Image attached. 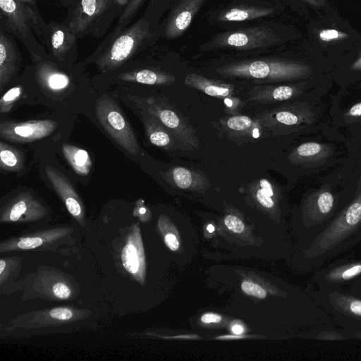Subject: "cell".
<instances>
[{
	"label": "cell",
	"instance_id": "cell-25",
	"mask_svg": "<svg viewBox=\"0 0 361 361\" xmlns=\"http://www.w3.org/2000/svg\"><path fill=\"white\" fill-rule=\"evenodd\" d=\"M61 149L65 159L77 174L86 176L90 173L92 163L85 149L69 144H63Z\"/></svg>",
	"mask_w": 361,
	"mask_h": 361
},
{
	"label": "cell",
	"instance_id": "cell-3",
	"mask_svg": "<svg viewBox=\"0 0 361 361\" xmlns=\"http://www.w3.org/2000/svg\"><path fill=\"white\" fill-rule=\"evenodd\" d=\"M123 11L115 0H79L68 9L63 22L78 39L88 35L99 39Z\"/></svg>",
	"mask_w": 361,
	"mask_h": 361
},
{
	"label": "cell",
	"instance_id": "cell-6",
	"mask_svg": "<svg viewBox=\"0 0 361 361\" xmlns=\"http://www.w3.org/2000/svg\"><path fill=\"white\" fill-rule=\"evenodd\" d=\"M96 116L114 140L133 155L140 147L134 131L117 103L109 96L100 97L95 104Z\"/></svg>",
	"mask_w": 361,
	"mask_h": 361
},
{
	"label": "cell",
	"instance_id": "cell-21",
	"mask_svg": "<svg viewBox=\"0 0 361 361\" xmlns=\"http://www.w3.org/2000/svg\"><path fill=\"white\" fill-rule=\"evenodd\" d=\"M117 78L124 82L156 85H169L176 80L171 73L149 68L126 70L118 74Z\"/></svg>",
	"mask_w": 361,
	"mask_h": 361
},
{
	"label": "cell",
	"instance_id": "cell-1",
	"mask_svg": "<svg viewBox=\"0 0 361 361\" xmlns=\"http://www.w3.org/2000/svg\"><path fill=\"white\" fill-rule=\"evenodd\" d=\"M156 30L150 11L104 44H99L84 63H94L102 73L114 71L152 43Z\"/></svg>",
	"mask_w": 361,
	"mask_h": 361
},
{
	"label": "cell",
	"instance_id": "cell-27",
	"mask_svg": "<svg viewBox=\"0 0 361 361\" xmlns=\"http://www.w3.org/2000/svg\"><path fill=\"white\" fill-rule=\"evenodd\" d=\"M146 0H130L123 9L111 32L99 44H104L111 40L115 36L125 30L136 16Z\"/></svg>",
	"mask_w": 361,
	"mask_h": 361
},
{
	"label": "cell",
	"instance_id": "cell-40",
	"mask_svg": "<svg viewBox=\"0 0 361 361\" xmlns=\"http://www.w3.org/2000/svg\"><path fill=\"white\" fill-rule=\"evenodd\" d=\"M164 241L166 245L173 251L178 250L179 243L176 237L172 233H168L165 235Z\"/></svg>",
	"mask_w": 361,
	"mask_h": 361
},
{
	"label": "cell",
	"instance_id": "cell-51",
	"mask_svg": "<svg viewBox=\"0 0 361 361\" xmlns=\"http://www.w3.org/2000/svg\"><path fill=\"white\" fill-rule=\"evenodd\" d=\"M39 1H47V0H39Z\"/></svg>",
	"mask_w": 361,
	"mask_h": 361
},
{
	"label": "cell",
	"instance_id": "cell-31",
	"mask_svg": "<svg viewBox=\"0 0 361 361\" xmlns=\"http://www.w3.org/2000/svg\"><path fill=\"white\" fill-rule=\"evenodd\" d=\"M254 185L257 187L255 197L259 203L266 208L273 207L274 206V185L265 178L260 179Z\"/></svg>",
	"mask_w": 361,
	"mask_h": 361
},
{
	"label": "cell",
	"instance_id": "cell-39",
	"mask_svg": "<svg viewBox=\"0 0 361 361\" xmlns=\"http://www.w3.org/2000/svg\"><path fill=\"white\" fill-rule=\"evenodd\" d=\"M53 293L60 299H67L71 295L69 288L63 283L59 282L53 286Z\"/></svg>",
	"mask_w": 361,
	"mask_h": 361
},
{
	"label": "cell",
	"instance_id": "cell-16",
	"mask_svg": "<svg viewBox=\"0 0 361 361\" xmlns=\"http://www.w3.org/2000/svg\"><path fill=\"white\" fill-rule=\"evenodd\" d=\"M47 179L61 197L69 213L78 221H82L84 210L82 202L68 179L58 170L47 166Z\"/></svg>",
	"mask_w": 361,
	"mask_h": 361
},
{
	"label": "cell",
	"instance_id": "cell-45",
	"mask_svg": "<svg viewBox=\"0 0 361 361\" xmlns=\"http://www.w3.org/2000/svg\"><path fill=\"white\" fill-rule=\"evenodd\" d=\"M231 330H232L233 333L236 335L242 334L244 331L243 327L242 326H240V324L233 325L231 328Z\"/></svg>",
	"mask_w": 361,
	"mask_h": 361
},
{
	"label": "cell",
	"instance_id": "cell-29",
	"mask_svg": "<svg viewBox=\"0 0 361 361\" xmlns=\"http://www.w3.org/2000/svg\"><path fill=\"white\" fill-rule=\"evenodd\" d=\"M23 157L18 149L0 142V166L4 171H17L23 168Z\"/></svg>",
	"mask_w": 361,
	"mask_h": 361
},
{
	"label": "cell",
	"instance_id": "cell-13",
	"mask_svg": "<svg viewBox=\"0 0 361 361\" xmlns=\"http://www.w3.org/2000/svg\"><path fill=\"white\" fill-rule=\"evenodd\" d=\"M21 60L14 37L0 27V91L18 71Z\"/></svg>",
	"mask_w": 361,
	"mask_h": 361
},
{
	"label": "cell",
	"instance_id": "cell-23",
	"mask_svg": "<svg viewBox=\"0 0 361 361\" xmlns=\"http://www.w3.org/2000/svg\"><path fill=\"white\" fill-rule=\"evenodd\" d=\"M188 87L200 90L211 97L219 99L232 98L234 87L230 84L209 80L197 73L188 74L184 80Z\"/></svg>",
	"mask_w": 361,
	"mask_h": 361
},
{
	"label": "cell",
	"instance_id": "cell-26",
	"mask_svg": "<svg viewBox=\"0 0 361 361\" xmlns=\"http://www.w3.org/2000/svg\"><path fill=\"white\" fill-rule=\"evenodd\" d=\"M224 130L227 133H231L236 136H252L255 137L259 136V134L251 132H258L257 128V121H253L247 116H233L228 118L224 122Z\"/></svg>",
	"mask_w": 361,
	"mask_h": 361
},
{
	"label": "cell",
	"instance_id": "cell-11",
	"mask_svg": "<svg viewBox=\"0 0 361 361\" xmlns=\"http://www.w3.org/2000/svg\"><path fill=\"white\" fill-rule=\"evenodd\" d=\"M275 40V35L270 29L256 27L224 33L216 42L220 47L248 50L267 47Z\"/></svg>",
	"mask_w": 361,
	"mask_h": 361
},
{
	"label": "cell",
	"instance_id": "cell-41",
	"mask_svg": "<svg viewBox=\"0 0 361 361\" xmlns=\"http://www.w3.org/2000/svg\"><path fill=\"white\" fill-rule=\"evenodd\" d=\"M221 317L219 314L214 313H206L201 317V321L203 323H219L221 321Z\"/></svg>",
	"mask_w": 361,
	"mask_h": 361
},
{
	"label": "cell",
	"instance_id": "cell-32",
	"mask_svg": "<svg viewBox=\"0 0 361 361\" xmlns=\"http://www.w3.org/2000/svg\"><path fill=\"white\" fill-rule=\"evenodd\" d=\"M23 87L15 86L8 90L0 99V112L7 113L11 110L14 103L17 102L23 94Z\"/></svg>",
	"mask_w": 361,
	"mask_h": 361
},
{
	"label": "cell",
	"instance_id": "cell-12",
	"mask_svg": "<svg viewBox=\"0 0 361 361\" xmlns=\"http://www.w3.org/2000/svg\"><path fill=\"white\" fill-rule=\"evenodd\" d=\"M46 208L30 192H23L1 209V221H23L35 220L44 216Z\"/></svg>",
	"mask_w": 361,
	"mask_h": 361
},
{
	"label": "cell",
	"instance_id": "cell-18",
	"mask_svg": "<svg viewBox=\"0 0 361 361\" xmlns=\"http://www.w3.org/2000/svg\"><path fill=\"white\" fill-rule=\"evenodd\" d=\"M332 154L333 149L330 145L307 142L294 148L288 159L294 165L311 167L324 164Z\"/></svg>",
	"mask_w": 361,
	"mask_h": 361
},
{
	"label": "cell",
	"instance_id": "cell-50",
	"mask_svg": "<svg viewBox=\"0 0 361 361\" xmlns=\"http://www.w3.org/2000/svg\"><path fill=\"white\" fill-rule=\"evenodd\" d=\"M145 212H146V209H145V208L142 207V208H140V212L141 214H145Z\"/></svg>",
	"mask_w": 361,
	"mask_h": 361
},
{
	"label": "cell",
	"instance_id": "cell-7",
	"mask_svg": "<svg viewBox=\"0 0 361 361\" xmlns=\"http://www.w3.org/2000/svg\"><path fill=\"white\" fill-rule=\"evenodd\" d=\"M132 100L143 111L157 118L181 144L192 149L198 148L199 141L195 129L163 99L133 97Z\"/></svg>",
	"mask_w": 361,
	"mask_h": 361
},
{
	"label": "cell",
	"instance_id": "cell-35",
	"mask_svg": "<svg viewBox=\"0 0 361 361\" xmlns=\"http://www.w3.org/2000/svg\"><path fill=\"white\" fill-rule=\"evenodd\" d=\"M343 116L347 123L361 121V101L349 108Z\"/></svg>",
	"mask_w": 361,
	"mask_h": 361
},
{
	"label": "cell",
	"instance_id": "cell-44",
	"mask_svg": "<svg viewBox=\"0 0 361 361\" xmlns=\"http://www.w3.org/2000/svg\"><path fill=\"white\" fill-rule=\"evenodd\" d=\"M79 0H57V4L67 9L73 7Z\"/></svg>",
	"mask_w": 361,
	"mask_h": 361
},
{
	"label": "cell",
	"instance_id": "cell-33",
	"mask_svg": "<svg viewBox=\"0 0 361 361\" xmlns=\"http://www.w3.org/2000/svg\"><path fill=\"white\" fill-rule=\"evenodd\" d=\"M44 243V239L40 236H30L22 238L16 240L15 243H12V246L7 247L2 250H8L13 249H20V250H30L39 247Z\"/></svg>",
	"mask_w": 361,
	"mask_h": 361
},
{
	"label": "cell",
	"instance_id": "cell-47",
	"mask_svg": "<svg viewBox=\"0 0 361 361\" xmlns=\"http://www.w3.org/2000/svg\"><path fill=\"white\" fill-rule=\"evenodd\" d=\"M360 192H361V173H360V177H359V180H358V182H357L356 195L360 193Z\"/></svg>",
	"mask_w": 361,
	"mask_h": 361
},
{
	"label": "cell",
	"instance_id": "cell-38",
	"mask_svg": "<svg viewBox=\"0 0 361 361\" xmlns=\"http://www.w3.org/2000/svg\"><path fill=\"white\" fill-rule=\"evenodd\" d=\"M51 317L59 320H68L73 317L72 311L66 307H56L50 311Z\"/></svg>",
	"mask_w": 361,
	"mask_h": 361
},
{
	"label": "cell",
	"instance_id": "cell-28",
	"mask_svg": "<svg viewBox=\"0 0 361 361\" xmlns=\"http://www.w3.org/2000/svg\"><path fill=\"white\" fill-rule=\"evenodd\" d=\"M272 11L271 8L261 7L233 8L221 15L219 19L223 21H244L269 15Z\"/></svg>",
	"mask_w": 361,
	"mask_h": 361
},
{
	"label": "cell",
	"instance_id": "cell-5",
	"mask_svg": "<svg viewBox=\"0 0 361 361\" xmlns=\"http://www.w3.org/2000/svg\"><path fill=\"white\" fill-rule=\"evenodd\" d=\"M0 27L18 39L32 61L49 57L30 26L25 4L19 0H0Z\"/></svg>",
	"mask_w": 361,
	"mask_h": 361
},
{
	"label": "cell",
	"instance_id": "cell-42",
	"mask_svg": "<svg viewBox=\"0 0 361 361\" xmlns=\"http://www.w3.org/2000/svg\"><path fill=\"white\" fill-rule=\"evenodd\" d=\"M319 35L322 39L329 40L337 38L339 36V32L335 30H326L322 31Z\"/></svg>",
	"mask_w": 361,
	"mask_h": 361
},
{
	"label": "cell",
	"instance_id": "cell-8",
	"mask_svg": "<svg viewBox=\"0 0 361 361\" xmlns=\"http://www.w3.org/2000/svg\"><path fill=\"white\" fill-rule=\"evenodd\" d=\"M315 119V112L307 103L293 102L260 113L256 121L273 131L289 127L309 125Z\"/></svg>",
	"mask_w": 361,
	"mask_h": 361
},
{
	"label": "cell",
	"instance_id": "cell-17",
	"mask_svg": "<svg viewBox=\"0 0 361 361\" xmlns=\"http://www.w3.org/2000/svg\"><path fill=\"white\" fill-rule=\"evenodd\" d=\"M304 88L302 84L257 85L250 90L247 101L268 104L287 101L300 96Z\"/></svg>",
	"mask_w": 361,
	"mask_h": 361
},
{
	"label": "cell",
	"instance_id": "cell-19",
	"mask_svg": "<svg viewBox=\"0 0 361 361\" xmlns=\"http://www.w3.org/2000/svg\"><path fill=\"white\" fill-rule=\"evenodd\" d=\"M204 0H183L174 8L166 26L165 35L168 38L180 35L190 25L192 17Z\"/></svg>",
	"mask_w": 361,
	"mask_h": 361
},
{
	"label": "cell",
	"instance_id": "cell-49",
	"mask_svg": "<svg viewBox=\"0 0 361 361\" xmlns=\"http://www.w3.org/2000/svg\"><path fill=\"white\" fill-rule=\"evenodd\" d=\"M207 229L209 233H212L214 231V227L212 224H209L207 227Z\"/></svg>",
	"mask_w": 361,
	"mask_h": 361
},
{
	"label": "cell",
	"instance_id": "cell-48",
	"mask_svg": "<svg viewBox=\"0 0 361 361\" xmlns=\"http://www.w3.org/2000/svg\"><path fill=\"white\" fill-rule=\"evenodd\" d=\"M19 1L21 2L25 3V4H32V5L37 4L36 0H19Z\"/></svg>",
	"mask_w": 361,
	"mask_h": 361
},
{
	"label": "cell",
	"instance_id": "cell-20",
	"mask_svg": "<svg viewBox=\"0 0 361 361\" xmlns=\"http://www.w3.org/2000/svg\"><path fill=\"white\" fill-rule=\"evenodd\" d=\"M171 185L183 190L201 191L209 186L208 178L202 173L183 166H173L163 173Z\"/></svg>",
	"mask_w": 361,
	"mask_h": 361
},
{
	"label": "cell",
	"instance_id": "cell-36",
	"mask_svg": "<svg viewBox=\"0 0 361 361\" xmlns=\"http://www.w3.org/2000/svg\"><path fill=\"white\" fill-rule=\"evenodd\" d=\"M224 222L226 227L235 233H241L245 228L241 220L234 215L230 214L226 216Z\"/></svg>",
	"mask_w": 361,
	"mask_h": 361
},
{
	"label": "cell",
	"instance_id": "cell-4",
	"mask_svg": "<svg viewBox=\"0 0 361 361\" xmlns=\"http://www.w3.org/2000/svg\"><path fill=\"white\" fill-rule=\"evenodd\" d=\"M216 72L224 77L271 82L302 78L307 75L308 68L295 63L262 59L228 64L217 68Z\"/></svg>",
	"mask_w": 361,
	"mask_h": 361
},
{
	"label": "cell",
	"instance_id": "cell-37",
	"mask_svg": "<svg viewBox=\"0 0 361 361\" xmlns=\"http://www.w3.org/2000/svg\"><path fill=\"white\" fill-rule=\"evenodd\" d=\"M361 274V264H356L352 267H349L346 268L345 270H343L340 276L336 277L335 281L340 280V281H345L349 280L357 275Z\"/></svg>",
	"mask_w": 361,
	"mask_h": 361
},
{
	"label": "cell",
	"instance_id": "cell-15",
	"mask_svg": "<svg viewBox=\"0 0 361 361\" xmlns=\"http://www.w3.org/2000/svg\"><path fill=\"white\" fill-rule=\"evenodd\" d=\"M33 63L35 78L42 87L56 92L70 85L69 75L49 57L36 60Z\"/></svg>",
	"mask_w": 361,
	"mask_h": 361
},
{
	"label": "cell",
	"instance_id": "cell-2",
	"mask_svg": "<svg viewBox=\"0 0 361 361\" xmlns=\"http://www.w3.org/2000/svg\"><path fill=\"white\" fill-rule=\"evenodd\" d=\"M361 241V192L317 235L310 247L313 267Z\"/></svg>",
	"mask_w": 361,
	"mask_h": 361
},
{
	"label": "cell",
	"instance_id": "cell-46",
	"mask_svg": "<svg viewBox=\"0 0 361 361\" xmlns=\"http://www.w3.org/2000/svg\"><path fill=\"white\" fill-rule=\"evenodd\" d=\"M6 267V262L4 260L1 259L0 260V274L2 275L3 271H4V269Z\"/></svg>",
	"mask_w": 361,
	"mask_h": 361
},
{
	"label": "cell",
	"instance_id": "cell-14",
	"mask_svg": "<svg viewBox=\"0 0 361 361\" xmlns=\"http://www.w3.org/2000/svg\"><path fill=\"white\" fill-rule=\"evenodd\" d=\"M336 197L329 185L312 192L305 200L304 208L314 226L322 224L333 214Z\"/></svg>",
	"mask_w": 361,
	"mask_h": 361
},
{
	"label": "cell",
	"instance_id": "cell-24",
	"mask_svg": "<svg viewBox=\"0 0 361 361\" xmlns=\"http://www.w3.org/2000/svg\"><path fill=\"white\" fill-rule=\"evenodd\" d=\"M121 260L126 271L135 276L140 275L144 259L139 232L136 229L130 235L123 248Z\"/></svg>",
	"mask_w": 361,
	"mask_h": 361
},
{
	"label": "cell",
	"instance_id": "cell-22",
	"mask_svg": "<svg viewBox=\"0 0 361 361\" xmlns=\"http://www.w3.org/2000/svg\"><path fill=\"white\" fill-rule=\"evenodd\" d=\"M142 121L146 135L153 145L169 150L176 147L177 139L157 118L142 111Z\"/></svg>",
	"mask_w": 361,
	"mask_h": 361
},
{
	"label": "cell",
	"instance_id": "cell-10",
	"mask_svg": "<svg viewBox=\"0 0 361 361\" xmlns=\"http://www.w3.org/2000/svg\"><path fill=\"white\" fill-rule=\"evenodd\" d=\"M57 126L58 123L50 119L22 122L2 121L0 123V135L10 142H30L47 137Z\"/></svg>",
	"mask_w": 361,
	"mask_h": 361
},
{
	"label": "cell",
	"instance_id": "cell-43",
	"mask_svg": "<svg viewBox=\"0 0 361 361\" xmlns=\"http://www.w3.org/2000/svg\"><path fill=\"white\" fill-rule=\"evenodd\" d=\"M349 310L354 314L361 316V300H353L348 305Z\"/></svg>",
	"mask_w": 361,
	"mask_h": 361
},
{
	"label": "cell",
	"instance_id": "cell-34",
	"mask_svg": "<svg viewBox=\"0 0 361 361\" xmlns=\"http://www.w3.org/2000/svg\"><path fill=\"white\" fill-rule=\"evenodd\" d=\"M241 288L245 293L259 298H264L267 295L265 290L261 286L250 281H243Z\"/></svg>",
	"mask_w": 361,
	"mask_h": 361
},
{
	"label": "cell",
	"instance_id": "cell-9",
	"mask_svg": "<svg viewBox=\"0 0 361 361\" xmlns=\"http://www.w3.org/2000/svg\"><path fill=\"white\" fill-rule=\"evenodd\" d=\"M78 39L63 21H51L47 23L43 46L51 61L59 66H68L77 59Z\"/></svg>",
	"mask_w": 361,
	"mask_h": 361
},
{
	"label": "cell",
	"instance_id": "cell-30",
	"mask_svg": "<svg viewBox=\"0 0 361 361\" xmlns=\"http://www.w3.org/2000/svg\"><path fill=\"white\" fill-rule=\"evenodd\" d=\"M25 4L30 26L38 41L44 45L47 23L44 20L37 4Z\"/></svg>",
	"mask_w": 361,
	"mask_h": 361
}]
</instances>
